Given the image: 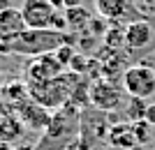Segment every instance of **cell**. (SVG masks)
<instances>
[{
  "mask_svg": "<svg viewBox=\"0 0 155 150\" xmlns=\"http://www.w3.org/2000/svg\"><path fill=\"white\" fill-rule=\"evenodd\" d=\"M84 76H79L74 72H63L58 78L51 81H42V83H28V95L32 102H37L39 106H44L49 111H58L65 104H70V97L77 83Z\"/></svg>",
  "mask_w": 155,
  "mask_h": 150,
  "instance_id": "6da1fadb",
  "label": "cell"
},
{
  "mask_svg": "<svg viewBox=\"0 0 155 150\" xmlns=\"http://www.w3.org/2000/svg\"><path fill=\"white\" fill-rule=\"evenodd\" d=\"M74 44V39L67 33H58V30H26L16 39H12V53L16 56H44V53H56L60 46Z\"/></svg>",
  "mask_w": 155,
  "mask_h": 150,
  "instance_id": "7a4b0ae2",
  "label": "cell"
},
{
  "mask_svg": "<svg viewBox=\"0 0 155 150\" xmlns=\"http://www.w3.org/2000/svg\"><path fill=\"white\" fill-rule=\"evenodd\" d=\"M120 81H123L120 83L123 90L137 99H148L155 95V69L143 65V62L127 67L120 76Z\"/></svg>",
  "mask_w": 155,
  "mask_h": 150,
  "instance_id": "3957f363",
  "label": "cell"
},
{
  "mask_svg": "<svg viewBox=\"0 0 155 150\" xmlns=\"http://www.w3.org/2000/svg\"><path fill=\"white\" fill-rule=\"evenodd\" d=\"M123 102V85H118L114 78H95L91 83V104L93 109L104 113L116 111Z\"/></svg>",
  "mask_w": 155,
  "mask_h": 150,
  "instance_id": "277c9868",
  "label": "cell"
},
{
  "mask_svg": "<svg viewBox=\"0 0 155 150\" xmlns=\"http://www.w3.org/2000/svg\"><path fill=\"white\" fill-rule=\"evenodd\" d=\"M21 14H23L28 30H46V28H51L58 9L49 0H26L21 7Z\"/></svg>",
  "mask_w": 155,
  "mask_h": 150,
  "instance_id": "5b68a950",
  "label": "cell"
},
{
  "mask_svg": "<svg viewBox=\"0 0 155 150\" xmlns=\"http://www.w3.org/2000/svg\"><path fill=\"white\" fill-rule=\"evenodd\" d=\"M65 72V67L60 65V60L56 58V53H44V56H37L32 58L26 67V76L28 83H42V81H51V78H58Z\"/></svg>",
  "mask_w": 155,
  "mask_h": 150,
  "instance_id": "8992f818",
  "label": "cell"
},
{
  "mask_svg": "<svg viewBox=\"0 0 155 150\" xmlns=\"http://www.w3.org/2000/svg\"><path fill=\"white\" fill-rule=\"evenodd\" d=\"M153 42V26L148 21H130L125 26V46L130 51H141L146 46H150Z\"/></svg>",
  "mask_w": 155,
  "mask_h": 150,
  "instance_id": "52a82bcc",
  "label": "cell"
},
{
  "mask_svg": "<svg viewBox=\"0 0 155 150\" xmlns=\"http://www.w3.org/2000/svg\"><path fill=\"white\" fill-rule=\"evenodd\" d=\"M16 111H19V120L26 125V127H32V129H46V125L51 120V111L44 109V106H39L37 102H32V99L21 102Z\"/></svg>",
  "mask_w": 155,
  "mask_h": 150,
  "instance_id": "ba28073f",
  "label": "cell"
},
{
  "mask_svg": "<svg viewBox=\"0 0 155 150\" xmlns=\"http://www.w3.org/2000/svg\"><path fill=\"white\" fill-rule=\"evenodd\" d=\"M28 28H26V21H23V14L21 9L16 7H9L5 12H0V39L2 42H9L12 44V39H16L19 35H23Z\"/></svg>",
  "mask_w": 155,
  "mask_h": 150,
  "instance_id": "9c48e42d",
  "label": "cell"
},
{
  "mask_svg": "<svg viewBox=\"0 0 155 150\" xmlns=\"http://www.w3.org/2000/svg\"><path fill=\"white\" fill-rule=\"evenodd\" d=\"M95 9L97 16L111 21V23H118L132 12V0H95Z\"/></svg>",
  "mask_w": 155,
  "mask_h": 150,
  "instance_id": "30bf717a",
  "label": "cell"
},
{
  "mask_svg": "<svg viewBox=\"0 0 155 150\" xmlns=\"http://www.w3.org/2000/svg\"><path fill=\"white\" fill-rule=\"evenodd\" d=\"M107 141H109L111 148L116 150H132V148H139V141H137L132 127H125V125H114L107 134Z\"/></svg>",
  "mask_w": 155,
  "mask_h": 150,
  "instance_id": "8fae6325",
  "label": "cell"
},
{
  "mask_svg": "<svg viewBox=\"0 0 155 150\" xmlns=\"http://www.w3.org/2000/svg\"><path fill=\"white\" fill-rule=\"evenodd\" d=\"M23 132H26V125L21 123L16 116H2L0 118V141L2 143H12V141L21 139Z\"/></svg>",
  "mask_w": 155,
  "mask_h": 150,
  "instance_id": "7c38bea8",
  "label": "cell"
},
{
  "mask_svg": "<svg viewBox=\"0 0 155 150\" xmlns=\"http://www.w3.org/2000/svg\"><path fill=\"white\" fill-rule=\"evenodd\" d=\"M65 19H67V28H70L72 33H81L91 23L93 14L81 5V7H74V9H65Z\"/></svg>",
  "mask_w": 155,
  "mask_h": 150,
  "instance_id": "4fadbf2b",
  "label": "cell"
},
{
  "mask_svg": "<svg viewBox=\"0 0 155 150\" xmlns=\"http://www.w3.org/2000/svg\"><path fill=\"white\" fill-rule=\"evenodd\" d=\"M104 42H107V46L109 49H120V46H125V28H109L107 30V35H104Z\"/></svg>",
  "mask_w": 155,
  "mask_h": 150,
  "instance_id": "5bb4252c",
  "label": "cell"
},
{
  "mask_svg": "<svg viewBox=\"0 0 155 150\" xmlns=\"http://www.w3.org/2000/svg\"><path fill=\"white\" fill-rule=\"evenodd\" d=\"M107 23H109V21L102 19V16H93L91 23L86 26L84 33L91 35V37H95V39H97V37H104V35H107V30H109V28H107Z\"/></svg>",
  "mask_w": 155,
  "mask_h": 150,
  "instance_id": "9a60e30c",
  "label": "cell"
},
{
  "mask_svg": "<svg viewBox=\"0 0 155 150\" xmlns=\"http://www.w3.org/2000/svg\"><path fill=\"white\" fill-rule=\"evenodd\" d=\"M146 106H148V104H143V99L132 97V102H130V109H127V118L132 120V123H139V120H143V116H146Z\"/></svg>",
  "mask_w": 155,
  "mask_h": 150,
  "instance_id": "2e32d148",
  "label": "cell"
},
{
  "mask_svg": "<svg viewBox=\"0 0 155 150\" xmlns=\"http://www.w3.org/2000/svg\"><path fill=\"white\" fill-rule=\"evenodd\" d=\"M67 72H74L79 76H84L88 72V58H86L84 53H74V58L70 60V65H67Z\"/></svg>",
  "mask_w": 155,
  "mask_h": 150,
  "instance_id": "e0dca14e",
  "label": "cell"
},
{
  "mask_svg": "<svg viewBox=\"0 0 155 150\" xmlns=\"http://www.w3.org/2000/svg\"><path fill=\"white\" fill-rule=\"evenodd\" d=\"M132 132H134V136H137V141H139V143H146V141L150 139V125L146 123V120L134 123V125H132Z\"/></svg>",
  "mask_w": 155,
  "mask_h": 150,
  "instance_id": "ac0fdd59",
  "label": "cell"
},
{
  "mask_svg": "<svg viewBox=\"0 0 155 150\" xmlns=\"http://www.w3.org/2000/svg\"><path fill=\"white\" fill-rule=\"evenodd\" d=\"M56 58L60 60V65L67 69V65H70V60L74 58V51H72V44H65V46H60L58 51H56Z\"/></svg>",
  "mask_w": 155,
  "mask_h": 150,
  "instance_id": "d6986e66",
  "label": "cell"
},
{
  "mask_svg": "<svg viewBox=\"0 0 155 150\" xmlns=\"http://www.w3.org/2000/svg\"><path fill=\"white\" fill-rule=\"evenodd\" d=\"M143 120H146L150 127H155V104H148V106H146V116H143Z\"/></svg>",
  "mask_w": 155,
  "mask_h": 150,
  "instance_id": "ffe728a7",
  "label": "cell"
},
{
  "mask_svg": "<svg viewBox=\"0 0 155 150\" xmlns=\"http://www.w3.org/2000/svg\"><path fill=\"white\" fill-rule=\"evenodd\" d=\"M65 9H74V7H81V0H63Z\"/></svg>",
  "mask_w": 155,
  "mask_h": 150,
  "instance_id": "44dd1931",
  "label": "cell"
},
{
  "mask_svg": "<svg viewBox=\"0 0 155 150\" xmlns=\"http://www.w3.org/2000/svg\"><path fill=\"white\" fill-rule=\"evenodd\" d=\"M9 7H12L9 0H0V12H5V9H9Z\"/></svg>",
  "mask_w": 155,
  "mask_h": 150,
  "instance_id": "7402d4cb",
  "label": "cell"
},
{
  "mask_svg": "<svg viewBox=\"0 0 155 150\" xmlns=\"http://www.w3.org/2000/svg\"><path fill=\"white\" fill-rule=\"evenodd\" d=\"M143 2H146L148 7H155V0H143Z\"/></svg>",
  "mask_w": 155,
  "mask_h": 150,
  "instance_id": "603a6c76",
  "label": "cell"
},
{
  "mask_svg": "<svg viewBox=\"0 0 155 150\" xmlns=\"http://www.w3.org/2000/svg\"><path fill=\"white\" fill-rule=\"evenodd\" d=\"M132 150H141V148H132Z\"/></svg>",
  "mask_w": 155,
  "mask_h": 150,
  "instance_id": "cb8c5ba5",
  "label": "cell"
}]
</instances>
